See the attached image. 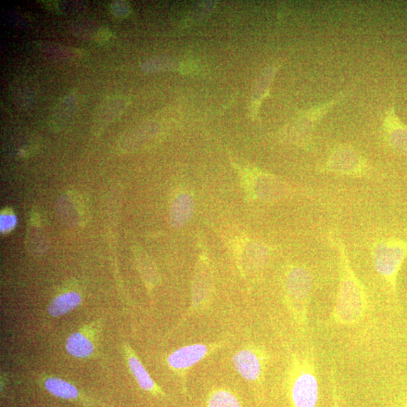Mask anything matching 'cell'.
<instances>
[{
  "label": "cell",
  "mask_w": 407,
  "mask_h": 407,
  "mask_svg": "<svg viewBox=\"0 0 407 407\" xmlns=\"http://www.w3.org/2000/svg\"><path fill=\"white\" fill-rule=\"evenodd\" d=\"M44 387L50 393L58 398L78 401L85 405L97 404L104 407H111L88 398L83 393H81L78 388L68 383V381L59 378H47L44 381Z\"/></svg>",
  "instance_id": "8"
},
{
  "label": "cell",
  "mask_w": 407,
  "mask_h": 407,
  "mask_svg": "<svg viewBox=\"0 0 407 407\" xmlns=\"http://www.w3.org/2000/svg\"><path fill=\"white\" fill-rule=\"evenodd\" d=\"M385 132L390 145L400 154L407 156V127L390 112L384 123Z\"/></svg>",
  "instance_id": "11"
},
{
  "label": "cell",
  "mask_w": 407,
  "mask_h": 407,
  "mask_svg": "<svg viewBox=\"0 0 407 407\" xmlns=\"http://www.w3.org/2000/svg\"><path fill=\"white\" fill-rule=\"evenodd\" d=\"M314 279L303 266H292L285 275L286 298L296 319L303 330L307 328L308 308L312 295Z\"/></svg>",
  "instance_id": "4"
},
{
  "label": "cell",
  "mask_w": 407,
  "mask_h": 407,
  "mask_svg": "<svg viewBox=\"0 0 407 407\" xmlns=\"http://www.w3.org/2000/svg\"><path fill=\"white\" fill-rule=\"evenodd\" d=\"M290 392L294 407H316L319 403V384L312 347L295 360Z\"/></svg>",
  "instance_id": "3"
},
{
  "label": "cell",
  "mask_w": 407,
  "mask_h": 407,
  "mask_svg": "<svg viewBox=\"0 0 407 407\" xmlns=\"http://www.w3.org/2000/svg\"><path fill=\"white\" fill-rule=\"evenodd\" d=\"M407 258V240L398 237L377 240L372 248L376 272L384 279L393 295H397L398 278Z\"/></svg>",
  "instance_id": "2"
},
{
  "label": "cell",
  "mask_w": 407,
  "mask_h": 407,
  "mask_svg": "<svg viewBox=\"0 0 407 407\" xmlns=\"http://www.w3.org/2000/svg\"><path fill=\"white\" fill-rule=\"evenodd\" d=\"M124 97L113 96L105 99L97 109L93 118L92 130L100 134L108 125L117 120L127 107Z\"/></svg>",
  "instance_id": "7"
},
{
  "label": "cell",
  "mask_w": 407,
  "mask_h": 407,
  "mask_svg": "<svg viewBox=\"0 0 407 407\" xmlns=\"http://www.w3.org/2000/svg\"><path fill=\"white\" fill-rule=\"evenodd\" d=\"M339 284L332 319L337 325L353 327L364 319L369 308L365 288L352 268L344 244H338Z\"/></svg>",
  "instance_id": "1"
},
{
  "label": "cell",
  "mask_w": 407,
  "mask_h": 407,
  "mask_svg": "<svg viewBox=\"0 0 407 407\" xmlns=\"http://www.w3.org/2000/svg\"><path fill=\"white\" fill-rule=\"evenodd\" d=\"M238 372L249 381H255L260 377L262 364L258 356L250 351H240L233 358Z\"/></svg>",
  "instance_id": "10"
},
{
  "label": "cell",
  "mask_w": 407,
  "mask_h": 407,
  "mask_svg": "<svg viewBox=\"0 0 407 407\" xmlns=\"http://www.w3.org/2000/svg\"><path fill=\"white\" fill-rule=\"evenodd\" d=\"M82 302V297L78 292L70 291L57 296L50 302L48 313L53 317L66 314L78 308Z\"/></svg>",
  "instance_id": "13"
},
{
  "label": "cell",
  "mask_w": 407,
  "mask_h": 407,
  "mask_svg": "<svg viewBox=\"0 0 407 407\" xmlns=\"http://www.w3.org/2000/svg\"><path fill=\"white\" fill-rule=\"evenodd\" d=\"M252 192L263 201H276L288 194L289 188L282 181L270 174L259 173L253 178Z\"/></svg>",
  "instance_id": "6"
},
{
  "label": "cell",
  "mask_w": 407,
  "mask_h": 407,
  "mask_svg": "<svg viewBox=\"0 0 407 407\" xmlns=\"http://www.w3.org/2000/svg\"><path fill=\"white\" fill-rule=\"evenodd\" d=\"M333 386H334V407H339V402H338V399H337V388H336V385L333 381Z\"/></svg>",
  "instance_id": "20"
},
{
  "label": "cell",
  "mask_w": 407,
  "mask_h": 407,
  "mask_svg": "<svg viewBox=\"0 0 407 407\" xmlns=\"http://www.w3.org/2000/svg\"><path fill=\"white\" fill-rule=\"evenodd\" d=\"M76 107V99L74 95H68L61 100L52 116V123L55 126H60L70 120L73 116Z\"/></svg>",
  "instance_id": "16"
},
{
  "label": "cell",
  "mask_w": 407,
  "mask_h": 407,
  "mask_svg": "<svg viewBox=\"0 0 407 407\" xmlns=\"http://www.w3.org/2000/svg\"><path fill=\"white\" fill-rule=\"evenodd\" d=\"M208 352V349L205 345L189 346L171 354L168 362L176 370H186L205 358Z\"/></svg>",
  "instance_id": "9"
},
{
  "label": "cell",
  "mask_w": 407,
  "mask_h": 407,
  "mask_svg": "<svg viewBox=\"0 0 407 407\" xmlns=\"http://www.w3.org/2000/svg\"><path fill=\"white\" fill-rule=\"evenodd\" d=\"M208 407H240V404L232 393L220 390L211 394L208 401Z\"/></svg>",
  "instance_id": "17"
},
{
  "label": "cell",
  "mask_w": 407,
  "mask_h": 407,
  "mask_svg": "<svg viewBox=\"0 0 407 407\" xmlns=\"http://www.w3.org/2000/svg\"><path fill=\"white\" fill-rule=\"evenodd\" d=\"M66 349L70 354L78 359L90 357L95 349L93 342L81 332H75L69 336Z\"/></svg>",
  "instance_id": "15"
},
{
  "label": "cell",
  "mask_w": 407,
  "mask_h": 407,
  "mask_svg": "<svg viewBox=\"0 0 407 407\" xmlns=\"http://www.w3.org/2000/svg\"><path fill=\"white\" fill-rule=\"evenodd\" d=\"M194 201L189 196L183 194L178 196L172 204L170 220L176 228L182 227L192 217Z\"/></svg>",
  "instance_id": "12"
},
{
  "label": "cell",
  "mask_w": 407,
  "mask_h": 407,
  "mask_svg": "<svg viewBox=\"0 0 407 407\" xmlns=\"http://www.w3.org/2000/svg\"><path fill=\"white\" fill-rule=\"evenodd\" d=\"M320 172L351 177H361L368 171V164L359 152L348 145L334 147L321 167Z\"/></svg>",
  "instance_id": "5"
},
{
  "label": "cell",
  "mask_w": 407,
  "mask_h": 407,
  "mask_svg": "<svg viewBox=\"0 0 407 407\" xmlns=\"http://www.w3.org/2000/svg\"><path fill=\"white\" fill-rule=\"evenodd\" d=\"M128 364L139 387L144 391L155 394V396H157V394L164 396V393L157 386L154 380L152 379L147 372L141 361L130 351L128 353Z\"/></svg>",
  "instance_id": "14"
},
{
  "label": "cell",
  "mask_w": 407,
  "mask_h": 407,
  "mask_svg": "<svg viewBox=\"0 0 407 407\" xmlns=\"http://www.w3.org/2000/svg\"><path fill=\"white\" fill-rule=\"evenodd\" d=\"M17 217L14 213H4L0 216V231L7 233L16 226Z\"/></svg>",
  "instance_id": "18"
},
{
  "label": "cell",
  "mask_w": 407,
  "mask_h": 407,
  "mask_svg": "<svg viewBox=\"0 0 407 407\" xmlns=\"http://www.w3.org/2000/svg\"><path fill=\"white\" fill-rule=\"evenodd\" d=\"M122 3L118 2L116 3V4H114L113 6V11L114 12H115V14L117 16H122L123 15H125L126 10H123L122 9H125L124 5H121Z\"/></svg>",
  "instance_id": "19"
}]
</instances>
